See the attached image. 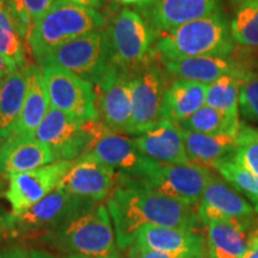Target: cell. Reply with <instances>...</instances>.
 <instances>
[{
    "mask_svg": "<svg viewBox=\"0 0 258 258\" xmlns=\"http://www.w3.org/2000/svg\"><path fill=\"white\" fill-rule=\"evenodd\" d=\"M117 2H120L123 5H133L137 8L147 9L153 4L154 0H117Z\"/></svg>",
    "mask_w": 258,
    "mask_h": 258,
    "instance_id": "cell-43",
    "label": "cell"
},
{
    "mask_svg": "<svg viewBox=\"0 0 258 258\" xmlns=\"http://www.w3.org/2000/svg\"><path fill=\"white\" fill-rule=\"evenodd\" d=\"M17 70L18 67L11 60L0 53V79H4L5 77L10 76Z\"/></svg>",
    "mask_w": 258,
    "mask_h": 258,
    "instance_id": "cell-41",
    "label": "cell"
},
{
    "mask_svg": "<svg viewBox=\"0 0 258 258\" xmlns=\"http://www.w3.org/2000/svg\"><path fill=\"white\" fill-rule=\"evenodd\" d=\"M232 2H233L235 5H238V4H240L241 2H244V0H232Z\"/></svg>",
    "mask_w": 258,
    "mask_h": 258,
    "instance_id": "cell-45",
    "label": "cell"
},
{
    "mask_svg": "<svg viewBox=\"0 0 258 258\" xmlns=\"http://www.w3.org/2000/svg\"><path fill=\"white\" fill-rule=\"evenodd\" d=\"M231 56L235 61H238L249 73L258 74V47H235V49Z\"/></svg>",
    "mask_w": 258,
    "mask_h": 258,
    "instance_id": "cell-36",
    "label": "cell"
},
{
    "mask_svg": "<svg viewBox=\"0 0 258 258\" xmlns=\"http://www.w3.org/2000/svg\"><path fill=\"white\" fill-rule=\"evenodd\" d=\"M132 135H139L161 118L163 97L167 88L164 71L151 59L132 77Z\"/></svg>",
    "mask_w": 258,
    "mask_h": 258,
    "instance_id": "cell-11",
    "label": "cell"
},
{
    "mask_svg": "<svg viewBox=\"0 0 258 258\" xmlns=\"http://www.w3.org/2000/svg\"><path fill=\"white\" fill-rule=\"evenodd\" d=\"M230 29L237 47H258V0H244L237 5Z\"/></svg>",
    "mask_w": 258,
    "mask_h": 258,
    "instance_id": "cell-28",
    "label": "cell"
},
{
    "mask_svg": "<svg viewBox=\"0 0 258 258\" xmlns=\"http://www.w3.org/2000/svg\"><path fill=\"white\" fill-rule=\"evenodd\" d=\"M254 209L235 190L215 175L203 190L198 214L205 226L214 221L247 220L252 218Z\"/></svg>",
    "mask_w": 258,
    "mask_h": 258,
    "instance_id": "cell-15",
    "label": "cell"
},
{
    "mask_svg": "<svg viewBox=\"0 0 258 258\" xmlns=\"http://www.w3.org/2000/svg\"><path fill=\"white\" fill-rule=\"evenodd\" d=\"M106 131L101 121H83L49 106L35 139L49 148L56 161H74L88 153Z\"/></svg>",
    "mask_w": 258,
    "mask_h": 258,
    "instance_id": "cell-7",
    "label": "cell"
},
{
    "mask_svg": "<svg viewBox=\"0 0 258 258\" xmlns=\"http://www.w3.org/2000/svg\"><path fill=\"white\" fill-rule=\"evenodd\" d=\"M0 258H32L30 250L18 245L0 247Z\"/></svg>",
    "mask_w": 258,
    "mask_h": 258,
    "instance_id": "cell-38",
    "label": "cell"
},
{
    "mask_svg": "<svg viewBox=\"0 0 258 258\" xmlns=\"http://www.w3.org/2000/svg\"><path fill=\"white\" fill-rule=\"evenodd\" d=\"M106 207L114 225L116 244L122 251L135 243L138 232L145 226L198 230L201 222L191 206L117 180Z\"/></svg>",
    "mask_w": 258,
    "mask_h": 258,
    "instance_id": "cell-1",
    "label": "cell"
},
{
    "mask_svg": "<svg viewBox=\"0 0 258 258\" xmlns=\"http://www.w3.org/2000/svg\"><path fill=\"white\" fill-rule=\"evenodd\" d=\"M230 21L222 11L157 35L154 53L161 61L231 56L235 49Z\"/></svg>",
    "mask_w": 258,
    "mask_h": 258,
    "instance_id": "cell-3",
    "label": "cell"
},
{
    "mask_svg": "<svg viewBox=\"0 0 258 258\" xmlns=\"http://www.w3.org/2000/svg\"><path fill=\"white\" fill-rule=\"evenodd\" d=\"M27 76V95L11 135L35 138L38 125L43 121L50 105L41 67L35 64L29 66Z\"/></svg>",
    "mask_w": 258,
    "mask_h": 258,
    "instance_id": "cell-23",
    "label": "cell"
},
{
    "mask_svg": "<svg viewBox=\"0 0 258 258\" xmlns=\"http://www.w3.org/2000/svg\"><path fill=\"white\" fill-rule=\"evenodd\" d=\"M206 227L207 258H243L252 227L251 219L214 221Z\"/></svg>",
    "mask_w": 258,
    "mask_h": 258,
    "instance_id": "cell-22",
    "label": "cell"
},
{
    "mask_svg": "<svg viewBox=\"0 0 258 258\" xmlns=\"http://www.w3.org/2000/svg\"><path fill=\"white\" fill-rule=\"evenodd\" d=\"M9 239H16L15 217L0 203V244Z\"/></svg>",
    "mask_w": 258,
    "mask_h": 258,
    "instance_id": "cell-37",
    "label": "cell"
},
{
    "mask_svg": "<svg viewBox=\"0 0 258 258\" xmlns=\"http://www.w3.org/2000/svg\"><path fill=\"white\" fill-rule=\"evenodd\" d=\"M180 134L190 163L199 164L208 169H213L218 161L231 157L237 146V135H208L194 133L184 129H180Z\"/></svg>",
    "mask_w": 258,
    "mask_h": 258,
    "instance_id": "cell-25",
    "label": "cell"
},
{
    "mask_svg": "<svg viewBox=\"0 0 258 258\" xmlns=\"http://www.w3.org/2000/svg\"><path fill=\"white\" fill-rule=\"evenodd\" d=\"M10 14L23 40L29 38L34 24L56 0H5Z\"/></svg>",
    "mask_w": 258,
    "mask_h": 258,
    "instance_id": "cell-31",
    "label": "cell"
},
{
    "mask_svg": "<svg viewBox=\"0 0 258 258\" xmlns=\"http://www.w3.org/2000/svg\"><path fill=\"white\" fill-rule=\"evenodd\" d=\"M111 63L133 73L154 56L157 34L146 18L122 9L105 29Z\"/></svg>",
    "mask_w": 258,
    "mask_h": 258,
    "instance_id": "cell-6",
    "label": "cell"
},
{
    "mask_svg": "<svg viewBox=\"0 0 258 258\" xmlns=\"http://www.w3.org/2000/svg\"><path fill=\"white\" fill-rule=\"evenodd\" d=\"M208 85L176 79L167 85L163 97L161 118L178 124L206 105Z\"/></svg>",
    "mask_w": 258,
    "mask_h": 258,
    "instance_id": "cell-24",
    "label": "cell"
},
{
    "mask_svg": "<svg viewBox=\"0 0 258 258\" xmlns=\"http://www.w3.org/2000/svg\"><path fill=\"white\" fill-rule=\"evenodd\" d=\"M72 163L54 161L38 169L10 176L4 198L11 206L12 215L21 214L53 192Z\"/></svg>",
    "mask_w": 258,
    "mask_h": 258,
    "instance_id": "cell-13",
    "label": "cell"
},
{
    "mask_svg": "<svg viewBox=\"0 0 258 258\" xmlns=\"http://www.w3.org/2000/svg\"><path fill=\"white\" fill-rule=\"evenodd\" d=\"M51 151L37 139L10 135L0 141V175L9 177L54 163Z\"/></svg>",
    "mask_w": 258,
    "mask_h": 258,
    "instance_id": "cell-19",
    "label": "cell"
},
{
    "mask_svg": "<svg viewBox=\"0 0 258 258\" xmlns=\"http://www.w3.org/2000/svg\"><path fill=\"white\" fill-rule=\"evenodd\" d=\"M23 38L16 27L8 6L0 8V53L14 62L18 69H25Z\"/></svg>",
    "mask_w": 258,
    "mask_h": 258,
    "instance_id": "cell-32",
    "label": "cell"
},
{
    "mask_svg": "<svg viewBox=\"0 0 258 258\" xmlns=\"http://www.w3.org/2000/svg\"><path fill=\"white\" fill-rule=\"evenodd\" d=\"M228 158L258 177V128L241 122L237 134V146Z\"/></svg>",
    "mask_w": 258,
    "mask_h": 258,
    "instance_id": "cell-33",
    "label": "cell"
},
{
    "mask_svg": "<svg viewBox=\"0 0 258 258\" xmlns=\"http://www.w3.org/2000/svg\"><path fill=\"white\" fill-rule=\"evenodd\" d=\"M88 153L110 166L116 173L128 177L140 176L152 160L139 150L133 139L109 129L97 139Z\"/></svg>",
    "mask_w": 258,
    "mask_h": 258,
    "instance_id": "cell-16",
    "label": "cell"
},
{
    "mask_svg": "<svg viewBox=\"0 0 258 258\" xmlns=\"http://www.w3.org/2000/svg\"><path fill=\"white\" fill-rule=\"evenodd\" d=\"M38 62L41 67L54 66L69 71L96 85L111 64L105 30L99 29L74 38L51 51Z\"/></svg>",
    "mask_w": 258,
    "mask_h": 258,
    "instance_id": "cell-8",
    "label": "cell"
},
{
    "mask_svg": "<svg viewBox=\"0 0 258 258\" xmlns=\"http://www.w3.org/2000/svg\"><path fill=\"white\" fill-rule=\"evenodd\" d=\"M37 240L41 249L54 253L120 257L110 213L101 202L71 215Z\"/></svg>",
    "mask_w": 258,
    "mask_h": 258,
    "instance_id": "cell-2",
    "label": "cell"
},
{
    "mask_svg": "<svg viewBox=\"0 0 258 258\" xmlns=\"http://www.w3.org/2000/svg\"><path fill=\"white\" fill-rule=\"evenodd\" d=\"M146 19L156 34L222 11L221 0H154Z\"/></svg>",
    "mask_w": 258,
    "mask_h": 258,
    "instance_id": "cell-17",
    "label": "cell"
},
{
    "mask_svg": "<svg viewBox=\"0 0 258 258\" xmlns=\"http://www.w3.org/2000/svg\"><path fill=\"white\" fill-rule=\"evenodd\" d=\"M243 258H258V226H252L247 239V247Z\"/></svg>",
    "mask_w": 258,
    "mask_h": 258,
    "instance_id": "cell-40",
    "label": "cell"
},
{
    "mask_svg": "<svg viewBox=\"0 0 258 258\" xmlns=\"http://www.w3.org/2000/svg\"><path fill=\"white\" fill-rule=\"evenodd\" d=\"M239 112L245 120L258 124V74L249 73L241 79Z\"/></svg>",
    "mask_w": 258,
    "mask_h": 258,
    "instance_id": "cell-34",
    "label": "cell"
},
{
    "mask_svg": "<svg viewBox=\"0 0 258 258\" xmlns=\"http://www.w3.org/2000/svg\"><path fill=\"white\" fill-rule=\"evenodd\" d=\"M133 140L145 156L160 163L190 164L180 129L172 122L161 120L141 134L135 135Z\"/></svg>",
    "mask_w": 258,
    "mask_h": 258,
    "instance_id": "cell-20",
    "label": "cell"
},
{
    "mask_svg": "<svg viewBox=\"0 0 258 258\" xmlns=\"http://www.w3.org/2000/svg\"><path fill=\"white\" fill-rule=\"evenodd\" d=\"M164 69L177 79L201 84L214 83L224 76L243 79L249 74L232 56H200L173 61H161Z\"/></svg>",
    "mask_w": 258,
    "mask_h": 258,
    "instance_id": "cell-18",
    "label": "cell"
},
{
    "mask_svg": "<svg viewBox=\"0 0 258 258\" xmlns=\"http://www.w3.org/2000/svg\"><path fill=\"white\" fill-rule=\"evenodd\" d=\"M127 258H206V257L199 256V254H194V253H172V252H164V251H158V250H151L134 243L127 250Z\"/></svg>",
    "mask_w": 258,
    "mask_h": 258,
    "instance_id": "cell-35",
    "label": "cell"
},
{
    "mask_svg": "<svg viewBox=\"0 0 258 258\" xmlns=\"http://www.w3.org/2000/svg\"><path fill=\"white\" fill-rule=\"evenodd\" d=\"M116 176L110 166L85 153L73 161L57 188L77 198L101 202L114 190Z\"/></svg>",
    "mask_w": 258,
    "mask_h": 258,
    "instance_id": "cell-14",
    "label": "cell"
},
{
    "mask_svg": "<svg viewBox=\"0 0 258 258\" xmlns=\"http://www.w3.org/2000/svg\"><path fill=\"white\" fill-rule=\"evenodd\" d=\"M28 67L0 79V141L11 135L22 111L28 88Z\"/></svg>",
    "mask_w": 258,
    "mask_h": 258,
    "instance_id": "cell-26",
    "label": "cell"
},
{
    "mask_svg": "<svg viewBox=\"0 0 258 258\" xmlns=\"http://www.w3.org/2000/svg\"><path fill=\"white\" fill-rule=\"evenodd\" d=\"M213 169L220 173L228 184H231L238 192L244 194L250 200L254 212L258 213V177L250 171L232 161L230 158L218 161Z\"/></svg>",
    "mask_w": 258,
    "mask_h": 258,
    "instance_id": "cell-30",
    "label": "cell"
},
{
    "mask_svg": "<svg viewBox=\"0 0 258 258\" xmlns=\"http://www.w3.org/2000/svg\"><path fill=\"white\" fill-rule=\"evenodd\" d=\"M4 176L0 175V195H4L5 191H6V188H5V182H4Z\"/></svg>",
    "mask_w": 258,
    "mask_h": 258,
    "instance_id": "cell-44",
    "label": "cell"
},
{
    "mask_svg": "<svg viewBox=\"0 0 258 258\" xmlns=\"http://www.w3.org/2000/svg\"><path fill=\"white\" fill-rule=\"evenodd\" d=\"M133 73L110 64L96 84V108L106 129L117 134H132V83Z\"/></svg>",
    "mask_w": 258,
    "mask_h": 258,
    "instance_id": "cell-9",
    "label": "cell"
},
{
    "mask_svg": "<svg viewBox=\"0 0 258 258\" xmlns=\"http://www.w3.org/2000/svg\"><path fill=\"white\" fill-rule=\"evenodd\" d=\"M32 258H120V257H95V256H82V254H60L54 253L43 249H30Z\"/></svg>",
    "mask_w": 258,
    "mask_h": 258,
    "instance_id": "cell-39",
    "label": "cell"
},
{
    "mask_svg": "<svg viewBox=\"0 0 258 258\" xmlns=\"http://www.w3.org/2000/svg\"><path fill=\"white\" fill-rule=\"evenodd\" d=\"M241 122L239 118H233L215 110L211 106L205 105L195 114L189 116L185 120L180 121L178 127L188 132L200 134L218 135L231 134L237 135L239 132Z\"/></svg>",
    "mask_w": 258,
    "mask_h": 258,
    "instance_id": "cell-27",
    "label": "cell"
},
{
    "mask_svg": "<svg viewBox=\"0 0 258 258\" xmlns=\"http://www.w3.org/2000/svg\"><path fill=\"white\" fill-rule=\"evenodd\" d=\"M213 173L199 164H167L152 159L138 177L117 173V182L129 183L166 196L188 206H196Z\"/></svg>",
    "mask_w": 258,
    "mask_h": 258,
    "instance_id": "cell-5",
    "label": "cell"
},
{
    "mask_svg": "<svg viewBox=\"0 0 258 258\" xmlns=\"http://www.w3.org/2000/svg\"><path fill=\"white\" fill-rule=\"evenodd\" d=\"M135 244L164 252L194 253L207 257L206 238L198 230L145 226L138 232Z\"/></svg>",
    "mask_w": 258,
    "mask_h": 258,
    "instance_id": "cell-21",
    "label": "cell"
},
{
    "mask_svg": "<svg viewBox=\"0 0 258 258\" xmlns=\"http://www.w3.org/2000/svg\"><path fill=\"white\" fill-rule=\"evenodd\" d=\"M241 79L224 76L209 84L206 105L233 118H239V96Z\"/></svg>",
    "mask_w": 258,
    "mask_h": 258,
    "instance_id": "cell-29",
    "label": "cell"
},
{
    "mask_svg": "<svg viewBox=\"0 0 258 258\" xmlns=\"http://www.w3.org/2000/svg\"><path fill=\"white\" fill-rule=\"evenodd\" d=\"M41 69L50 106L78 120H99L92 84L59 67Z\"/></svg>",
    "mask_w": 258,
    "mask_h": 258,
    "instance_id": "cell-10",
    "label": "cell"
},
{
    "mask_svg": "<svg viewBox=\"0 0 258 258\" xmlns=\"http://www.w3.org/2000/svg\"><path fill=\"white\" fill-rule=\"evenodd\" d=\"M103 24L104 18L96 10L56 0L34 24L28 43L32 55L40 61L67 42L99 30Z\"/></svg>",
    "mask_w": 258,
    "mask_h": 258,
    "instance_id": "cell-4",
    "label": "cell"
},
{
    "mask_svg": "<svg viewBox=\"0 0 258 258\" xmlns=\"http://www.w3.org/2000/svg\"><path fill=\"white\" fill-rule=\"evenodd\" d=\"M92 201L77 198L56 188L36 205L15 217L16 238L38 237L53 230L77 212L91 206Z\"/></svg>",
    "mask_w": 258,
    "mask_h": 258,
    "instance_id": "cell-12",
    "label": "cell"
},
{
    "mask_svg": "<svg viewBox=\"0 0 258 258\" xmlns=\"http://www.w3.org/2000/svg\"><path fill=\"white\" fill-rule=\"evenodd\" d=\"M67 2L73 3V4L83 6V8L91 9V10H98L102 8L103 0H67Z\"/></svg>",
    "mask_w": 258,
    "mask_h": 258,
    "instance_id": "cell-42",
    "label": "cell"
}]
</instances>
